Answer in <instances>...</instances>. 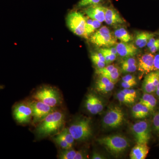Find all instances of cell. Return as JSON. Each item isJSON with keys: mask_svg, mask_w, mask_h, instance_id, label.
Listing matches in <instances>:
<instances>
[{"mask_svg": "<svg viewBox=\"0 0 159 159\" xmlns=\"http://www.w3.org/2000/svg\"><path fill=\"white\" fill-rule=\"evenodd\" d=\"M64 122V114L55 110L39 122L35 132L41 138L48 136L58 131Z\"/></svg>", "mask_w": 159, "mask_h": 159, "instance_id": "obj_1", "label": "cell"}, {"mask_svg": "<svg viewBox=\"0 0 159 159\" xmlns=\"http://www.w3.org/2000/svg\"><path fill=\"white\" fill-rule=\"evenodd\" d=\"M98 143L102 145L113 155H119L129 147V142L125 137L121 135L107 136L97 139Z\"/></svg>", "mask_w": 159, "mask_h": 159, "instance_id": "obj_2", "label": "cell"}, {"mask_svg": "<svg viewBox=\"0 0 159 159\" xmlns=\"http://www.w3.org/2000/svg\"><path fill=\"white\" fill-rule=\"evenodd\" d=\"M68 129L74 140L77 141H86L88 140L92 135L90 118L83 117L77 119Z\"/></svg>", "mask_w": 159, "mask_h": 159, "instance_id": "obj_3", "label": "cell"}, {"mask_svg": "<svg viewBox=\"0 0 159 159\" xmlns=\"http://www.w3.org/2000/svg\"><path fill=\"white\" fill-rule=\"evenodd\" d=\"M32 98L54 107L60 105L62 101L58 91L52 87L47 86L42 87L35 91Z\"/></svg>", "mask_w": 159, "mask_h": 159, "instance_id": "obj_4", "label": "cell"}, {"mask_svg": "<svg viewBox=\"0 0 159 159\" xmlns=\"http://www.w3.org/2000/svg\"><path fill=\"white\" fill-rule=\"evenodd\" d=\"M117 39L106 26L101 28L91 34L90 42L99 48H108L115 46L117 43Z\"/></svg>", "mask_w": 159, "mask_h": 159, "instance_id": "obj_5", "label": "cell"}, {"mask_svg": "<svg viewBox=\"0 0 159 159\" xmlns=\"http://www.w3.org/2000/svg\"><path fill=\"white\" fill-rule=\"evenodd\" d=\"M67 26L73 33L86 39L85 34L86 17L79 11H71L66 19Z\"/></svg>", "mask_w": 159, "mask_h": 159, "instance_id": "obj_6", "label": "cell"}, {"mask_svg": "<svg viewBox=\"0 0 159 159\" xmlns=\"http://www.w3.org/2000/svg\"><path fill=\"white\" fill-rule=\"evenodd\" d=\"M124 112L118 106L110 109L102 119V125L105 128L115 129L121 126L124 119Z\"/></svg>", "mask_w": 159, "mask_h": 159, "instance_id": "obj_7", "label": "cell"}, {"mask_svg": "<svg viewBox=\"0 0 159 159\" xmlns=\"http://www.w3.org/2000/svg\"><path fill=\"white\" fill-rule=\"evenodd\" d=\"M132 132L137 143L147 144L151 136L152 127L146 120L139 121L132 126Z\"/></svg>", "mask_w": 159, "mask_h": 159, "instance_id": "obj_8", "label": "cell"}, {"mask_svg": "<svg viewBox=\"0 0 159 159\" xmlns=\"http://www.w3.org/2000/svg\"><path fill=\"white\" fill-rule=\"evenodd\" d=\"M12 115L18 123H29L32 117V108L30 102H22L16 104L12 108Z\"/></svg>", "mask_w": 159, "mask_h": 159, "instance_id": "obj_9", "label": "cell"}, {"mask_svg": "<svg viewBox=\"0 0 159 159\" xmlns=\"http://www.w3.org/2000/svg\"><path fill=\"white\" fill-rule=\"evenodd\" d=\"M32 108L33 123L40 122L48 115L55 111L56 107H52L41 101L35 100L30 102Z\"/></svg>", "mask_w": 159, "mask_h": 159, "instance_id": "obj_10", "label": "cell"}, {"mask_svg": "<svg viewBox=\"0 0 159 159\" xmlns=\"http://www.w3.org/2000/svg\"><path fill=\"white\" fill-rule=\"evenodd\" d=\"M138 69L142 74L145 75L155 71L154 54L148 52L139 56Z\"/></svg>", "mask_w": 159, "mask_h": 159, "instance_id": "obj_11", "label": "cell"}, {"mask_svg": "<svg viewBox=\"0 0 159 159\" xmlns=\"http://www.w3.org/2000/svg\"><path fill=\"white\" fill-rule=\"evenodd\" d=\"M159 82V71H153L146 74L142 84L143 92L147 93L155 92Z\"/></svg>", "mask_w": 159, "mask_h": 159, "instance_id": "obj_12", "label": "cell"}, {"mask_svg": "<svg viewBox=\"0 0 159 159\" xmlns=\"http://www.w3.org/2000/svg\"><path fill=\"white\" fill-rule=\"evenodd\" d=\"M106 9L107 7L99 4L85 7L84 9V11L88 17L102 23L105 21Z\"/></svg>", "mask_w": 159, "mask_h": 159, "instance_id": "obj_13", "label": "cell"}, {"mask_svg": "<svg viewBox=\"0 0 159 159\" xmlns=\"http://www.w3.org/2000/svg\"><path fill=\"white\" fill-rule=\"evenodd\" d=\"M116 48L118 54L124 58L134 57L139 52V48L132 43L129 42H121L116 44Z\"/></svg>", "mask_w": 159, "mask_h": 159, "instance_id": "obj_14", "label": "cell"}, {"mask_svg": "<svg viewBox=\"0 0 159 159\" xmlns=\"http://www.w3.org/2000/svg\"><path fill=\"white\" fill-rule=\"evenodd\" d=\"M105 22L109 25H121L125 23V20L113 7L107 8L105 12Z\"/></svg>", "mask_w": 159, "mask_h": 159, "instance_id": "obj_15", "label": "cell"}, {"mask_svg": "<svg viewBox=\"0 0 159 159\" xmlns=\"http://www.w3.org/2000/svg\"><path fill=\"white\" fill-rule=\"evenodd\" d=\"M147 144L137 143L131 151L129 157L131 159H145L149 152Z\"/></svg>", "mask_w": 159, "mask_h": 159, "instance_id": "obj_16", "label": "cell"}, {"mask_svg": "<svg viewBox=\"0 0 159 159\" xmlns=\"http://www.w3.org/2000/svg\"><path fill=\"white\" fill-rule=\"evenodd\" d=\"M155 37V34L148 31H139L137 32L134 38L135 44L139 48H142L147 45L151 38Z\"/></svg>", "mask_w": 159, "mask_h": 159, "instance_id": "obj_17", "label": "cell"}, {"mask_svg": "<svg viewBox=\"0 0 159 159\" xmlns=\"http://www.w3.org/2000/svg\"><path fill=\"white\" fill-rule=\"evenodd\" d=\"M149 109L139 102L133 107L132 109V114L133 117L135 119H142L146 118L151 113Z\"/></svg>", "mask_w": 159, "mask_h": 159, "instance_id": "obj_18", "label": "cell"}, {"mask_svg": "<svg viewBox=\"0 0 159 159\" xmlns=\"http://www.w3.org/2000/svg\"><path fill=\"white\" fill-rule=\"evenodd\" d=\"M139 102L147 107L151 112H153L157 104V100L156 97L151 93H145Z\"/></svg>", "mask_w": 159, "mask_h": 159, "instance_id": "obj_19", "label": "cell"}, {"mask_svg": "<svg viewBox=\"0 0 159 159\" xmlns=\"http://www.w3.org/2000/svg\"><path fill=\"white\" fill-rule=\"evenodd\" d=\"M101 25V22L97 20L86 17L85 34L86 39L90 36Z\"/></svg>", "mask_w": 159, "mask_h": 159, "instance_id": "obj_20", "label": "cell"}, {"mask_svg": "<svg viewBox=\"0 0 159 159\" xmlns=\"http://www.w3.org/2000/svg\"><path fill=\"white\" fill-rule=\"evenodd\" d=\"M114 35L117 39L120 40L122 42H130L133 40V37L124 28H118L114 31Z\"/></svg>", "mask_w": 159, "mask_h": 159, "instance_id": "obj_21", "label": "cell"}, {"mask_svg": "<svg viewBox=\"0 0 159 159\" xmlns=\"http://www.w3.org/2000/svg\"><path fill=\"white\" fill-rule=\"evenodd\" d=\"M94 95L93 94H89L85 99V107L89 112L93 115H96L95 110V103L94 99Z\"/></svg>", "mask_w": 159, "mask_h": 159, "instance_id": "obj_22", "label": "cell"}, {"mask_svg": "<svg viewBox=\"0 0 159 159\" xmlns=\"http://www.w3.org/2000/svg\"><path fill=\"white\" fill-rule=\"evenodd\" d=\"M112 84H113V83L112 82L106 77L103 76H99V78L96 81V89L97 91L99 92L102 89L111 85Z\"/></svg>", "mask_w": 159, "mask_h": 159, "instance_id": "obj_23", "label": "cell"}, {"mask_svg": "<svg viewBox=\"0 0 159 159\" xmlns=\"http://www.w3.org/2000/svg\"><path fill=\"white\" fill-rule=\"evenodd\" d=\"M104 56L106 64L108 65L114 61L116 58L117 55L112 54L109 51L107 48H101L99 51Z\"/></svg>", "mask_w": 159, "mask_h": 159, "instance_id": "obj_24", "label": "cell"}, {"mask_svg": "<svg viewBox=\"0 0 159 159\" xmlns=\"http://www.w3.org/2000/svg\"><path fill=\"white\" fill-rule=\"evenodd\" d=\"M59 152L58 157L61 159H74L76 156L77 152L70 148L63 149Z\"/></svg>", "mask_w": 159, "mask_h": 159, "instance_id": "obj_25", "label": "cell"}, {"mask_svg": "<svg viewBox=\"0 0 159 159\" xmlns=\"http://www.w3.org/2000/svg\"><path fill=\"white\" fill-rule=\"evenodd\" d=\"M117 97L119 102L126 104L134 103L135 100V99L131 97L128 94L125 93L122 90L120 91L117 94Z\"/></svg>", "mask_w": 159, "mask_h": 159, "instance_id": "obj_26", "label": "cell"}, {"mask_svg": "<svg viewBox=\"0 0 159 159\" xmlns=\"http://www.w3.org/2000/svg\"><path fill=\"white\" fill-rule=\"evenodd\" d=\"M120 74V71H119V68L116 66V67L110 73L101 76L106 77L112 82L116 84V83L119 80Z\"/></svg>", "mask_w": 159, "mask_h": 159, "instance_id": "obj_27", "label": "cell"}, {"mask_svg": "<svg viewBox=\"0 0 159 159\" xmlns=\"http://www.w3.org/2000/svg\"><path fill=\"white\" fill-rule=\"evenodd\" d=\"M57 135L66 141L69 144L73 146L75 140L73 138V136L70 133L68 128L64 129L60 133L57 134Z\"/></svg>", "mask_w": 159, "mask_h": 159, "instance_id": "obj_28", "label": "cell"}, {"mask_svg": "<svg viewBox=\"0 0 159 159\" xmlns=\"http://www.w3.org/2000/svg\"><path fill=\"white\" fill-rule=\"evenodd\" d=\"M103 0H80L76 7L77 8H84L93 5H99Z\"/></svg>", "mask_w": 159, "mask_h": 159, "instance_id": "obj_29", "label": "cell"}, {"mask_svg": "<svg viewBox=\"0 0 159 159\" xmlns=\"http://www.w3.org/2000/svg\"><path fill=\"white\" fill-rule=\"evenodd\" d=\"M54 141L59 147L62 148V149H68V148H72V145L69 144L66 141L57 135L54 138Z\"/></svg>", "mask_w": 159, "mask_h": 159, "instance_id": "obj_30", "label": "cell"}, {"mask_svg": "<svg viewBox=\"0 0 159 159\" xmlns=\"http://www.w3.org/2000/svg\"><path fill=\"white\" fill-rule=\"evenodd\" d=\"M152 128L155 133L159 135V108L154 115Z\"/></svg>", "mask_w": 159, "mask_h": 159, "instance_id": "obj_31", "label": "cell"}, {"mask_svg": "<svg viewBox=\"0 0 159 159\" xmlns=\"http://www.w3.org/2000/svg\"><path fill=\"white\" fill-rule=\"evenodd\" d=\"M94 103H95V110L97 114L101 112L103 109V104L102 101L97 96L94 95Z\"/></svg>", "mask_w": 159, "mask_h": 159, "instance_id": "obj_32", "label": "cell"}, {"mask_svg": "<svg viewBox=\"0 0 159 159\" xmlns=\"http://www.w3.org/2000/svg\"><path fill=\"white\" fill-rule=\"evenodd\" d=\"M136 59L134 57H125V59L123 60L121 64V66H132L137 65Z\"/></svg>", "mask_w": 159, "mask_h": 159, "instance_id": "obj_33", "label": "cell"}, {"mask_svg": "<svg viewBox=\"0 0 159 159\" xmlns=\"http://www.w3.org/2000/svg\"><path fill=\"white\" fill-rule=\"evenodd\" d=\"M91 59L94 65L96 66L97 69H101L104 67L106 66V63L97 59L95 57H91Z\"/></svg>", "mask_w": 159, "mask_h": 159, "instance_id": "obj_34", "label": "cell"}, {"mask_svg": "<svg viewBox=\"0 0 159 159\" xmlns=\"http://www.w3.org/2000/svg\"><path fill=\"white\" fill-rule=\"evenodd\" d=\"M122 72L124 73H133L135 72L138 69V65L129 66H121Z\"/></svg>", "mask_w": 159, "mask_h": 159, "instance_id": "obj_35", "label": "cell"}, {"mask_svg": "<svg viewBox=\"0 0 159 159\" xmlns=\"http://www.w3.org/2000/svg\"><path fill=\"white\" fill-rule=\"evenodd\" d=\"M136 84V80L131 81H122V86L124 89H130Z\"/></svg>", "mask_w": 159, "mask_h": 159, "instance_id": "obj_36", "label": "cell"}, {"mask_svg": "<svg viewBox=\"0 0 159 159\" xmlns=\"http://www.w3.org/2000/svg\"><path fill=\"white\" fill-rule=\"evenodd\" d=\"M122 91L125 93L128 94L131 97L134 98V99H136L137 97V92L135 90L130 89H124L122 90Z\"/></svg>", "mask_w": 159, "mask_h": 159, "instance_id": "obj_37", "label": "cell"}, {"mask_svg": "<svg viewBox=\"0 0 159 159\" xmlns=\"http://www.w3.org/2000/svg\"><path fill=\"white\" fill-rule=\"evenodd\" d=\"M155 71H159V51L154 54Z\"/></svg>", "mask_w": 159, "mask_h": 159, "instance_id": "obj_38", "label": "cell"}, {"mask_svg": "<svg viewBox=\"0 0 159 159\" xmlns=\"http://www.w3.org/2000/svg\"><path fill=\"white\" fill-rule=\"evenodd\" d=\"M159 42V39H155L154 38V37L152 38L148 41L146 46H147L148 49L149 48H151L152 47L155 45L157 43H158Z\"/></svg>", "mask_w": 159, "mask_h": 159, "instance_id": "obj_39", "label": "cell"}, {"mask_svg": "<svg viewBox=\"0 0 159 159\" xmlns=\"http://www.w3.org/2000/svg\"><path fill=\"white\" fill-rule=\"evenodd\" d=\"M148 51L149 53L152 54H155L158 51H159V42L155 45L152 47L151 48H148Z\"/></svg>", "mask_w": 159, "mask_h": 159, "instance_id": "obj_40", "label": "cell"}, {"mask_svg": "<svg viewBox=\"0 0 159 159\" xmlns=\"http://www.w3.org/2000/svg\"><path fill=\"white\" fill-rule=\"evenodd\" d=\"M136 80L135 77L133 75L128 74L122 78V81H131Z\"/></svg>", "mask_w": 159, "mask_h": 159, "instance_id": "obj_41", "label": "cell"}, {"mask_svg": "<svg viewBox=\"0 0 159 159\" xmlns=\"http://www.w3.org/2000/svg\"><path fill=\"white\" fill-rule=\"evenodd\" d=\"M86 156H85L84 152L82 151H77L76 153V156L74 159H86Z\"/></svg>", "mask_w": 159, "mask_h": 159, "instance_id": "obj_42", "label": "cell"}, {"mask_svg": "<svg viewBox=\"0 0 159 159\" xmlns=\"http://www.w3.org/2000/svg\"><path fill=\"white\" fill-rule=\"evenodd\" d=\"M92 158L93 159H105V158L97 152H94L93 153V156H92Z\"/></svg>", "mask_w": 159, "mask_h": 159, "instance_id": "obj_43", "label": "cell"}, {"mask_svg": "<svg viewBox=\"0 0 159 159\" xmlns=\"http://www.w3.org/2000/svg\"><path fill=\"white\" fill-rule=\"evenodd\" d=\"M155 93L156 94L157 97H158L159 98V82L157 86L156 90L155 91Z\"/></svg>", "mask_w": 159, "mask_h": 159, "instance_id": "obj_44", "label": "cell"}]
</instances>
